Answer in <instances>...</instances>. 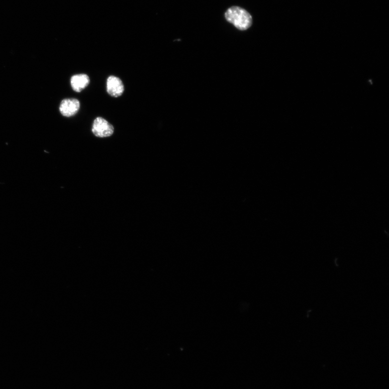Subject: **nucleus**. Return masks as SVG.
<instances>
[{
  "label": "nucleus",
  "instance_id": "obj_1",
  "mask_svg": "<svg viewBox=\"0 0 389 389\" xmlns=\"http://www.w3.org/2000/svg\"><path fill=\"white\" fill-rule=\"evenodd\" d=\"M225 19L240 30H246L252 26L253 18L249 12L239 7L234 6L225 13Z\"/></svg>",
  "mask_w": 389,
  "mask_h": 389
},
{
  "label": "nucleus",
  "instance_id": "obj_3",
  "mask_svg": "<svg viewBox=\"0 0 389 389\" xmlns=\"http://www.w3.org/2000/svg\"><path fill=\"white\" fill-rule=\"evenodd\" d=\"M80 108V101L76 98L65 99L60 106V112L65 117H71L77 114Z\"/></svg>",
  "mask_w": 389,
  "mask_h": 389
},
{
  "label": "nucleus",
  "instance_id": "obj_2",
  "mask_svg": "<svg viewBox=\"0 0 389 389\" xmlns=\"http://www.w3.org/2000/svg\"><path fill=\"white\" fill-rule=\"evenodd\" d=\"M92 130L96 136L104 138L110 137L114 134V128L104 118L98 117L94 121Z\"/></svg>",
  "mask_w": 389,
  "mask_h": 389
},
{
  "label": "nucleus",
  "instance_id": "obj_5",
  "mask_svg": "<svg viewBox=\"0 0 389 389\" xmlns=\"http://www.w3.org/2000/svg\"><path fill=\"white\" fill-rule=\"evenodd\" d=\"M91 82L90 77L85 74L74 75L71 78V84L73 90L80 93L89 86Z\"/></svg>",
  "mask_w": 389,
  "mask_h": 389
},
{
  "label": "nucleus",
  "instance_id": "obj_4",
  "mask_svg": "<svg viewBox=\"0 0 389 389\" xmlns=\"http://www.w3.org/2000/svg\"><path fill=\"white\" fill-rule=\"evenodd\" d=\"M106 91L112 97H121L124 91V86L122 80L113 75L108 77L106 80Z\"/></svg>",
  "mask_w": 389,
  "mask_h": 389
}]
</instances>
